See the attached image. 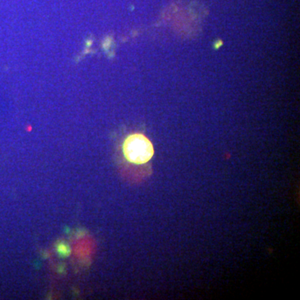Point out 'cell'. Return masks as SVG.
<instances>
[{"mask_svg": "<svg viewBox=\"0 0 300 300\" xmlns=\"http://www.w3.org/2000/svg\"><path fill=\"white\" fill-rule=\"evenodd\" d=\"M56 249L59 255L63 258L68 257L70 255V248L65 242H60L56 244Z\"/></svg>", "mask_w": 300, "mask_h": 300, "instance_id": "obj_2", "label": "cell"}, {"mask_svg": "<svg viewBox=\"0 0 300 300\" xmlns=\"http://www.w3.org/2000/svg\"><path fill=\"white\" fill-rule=\"evenodd\" d=\"M123 154L129 163L142 165L148 163L154 154L152 142L143 133L129 134L123 143Z\"/></svg>", "mask_w": 300, "mask_h": 300, "instance_id": "obj_1", "label": "cell"}]
</instances>
